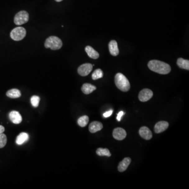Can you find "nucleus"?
<instances>
[{"instance_id":"obj_1","label":"nucleus","mask_w":189,"mask_h":189,"mask_svg":"<svg viewBox=\"0 0 189 189\" xmlns=\"http://www.w3.org/2000/svg\"><path fill=\"white\" fill-rule=\"evenodd\" d=\"M148 67L151 71L160 74L165 75L171 71V67L169 64L158 60H152L148 62Z\"/></svg>"},{"instance_id":"obj_2","label":"nucleus","mask_w":189,"mask_h":189,"mask_svg":"<svg viewBox=\"0 0 189 189\" xmlns=\"http://www.w3.org/2000/svg\"><path fill=\"white\" fill-rule=\"evenodd\" d=\"M115 84L122 91L126 92L130 90V84L127 77L122 73H117L115 78Z\"/></svg>"},{"instance_id":"obj_3","label":"nucleus","mask_w":189,"mask_h":189,"mask_svg":"<svg viewBox=\"0 0 189 189\" xmlns=\"http://www.w3.org/2000/svg\"><path fill=\"white\" fill-rule=\"evenodd\" d=\"M62 41L56 36H52L47 38L45 42V47L46 48H51L52 50H58L62 46Z\"/></svg>"},{"instance_id":"obj_4","label":"nucleus","mask_w":189,"mask_h":189,"mask_svg":"<svg viewBox=\"0 0 189 189\" xmlns=\"http://www.w3.org/2000/svg\"><path fill=\"white\" fill-rule=\"evenodd\" d=\"M26 34V31L24 27H17L11 31L10 36L14 41H19L23 39L25 36Z\"/></svg>"},{"instance_id":"obj_5","label":"nucleus","mask_w":189,"mask_h":189,"mask_svg":"<svg viewBox=\"0 0 189 189\" xmlns=\"http://www.w3.org/2000/svg\"><path fill=\"white\" fill-rule=\"evenodd\" d=\"M29 20V13L25 11H22L15 15L14 22L16 25H21L27 23Z\"/></svg>"},{"instance_id":"obj_6","label":"nucleus","mask_w":189,"mask_h":189,"mask_svg":"<svg viewBox=\"0 0 189 189\" xmlns=\"http://www.w3.org/2000/svg\"><path fill=\"white\" fill-rule=\"evenodd\" d=\"M153 96V92L149 89H144L139 94V99L142 102H146L150 99Z\"/></svg>"},{"instance_id":"obj_7","label":"nucleus","mask_w":189,"mask_h":189,"mask_svg":"<svg viewBox=\"0 0 189 189\" xmlns=\"http://www.w3.org/2000/svg\"><path fill=\"white\" fill-rule=\"evenodd\" d=\"M93 69V65L90 63L81 65L78 68V73L81 76H87Z\"/></svg>"},{"instance_id":"obj_8","label":"nucleus","mask_w":189,"mask_h":189,"mask_svg":"<svg viewBox=\"0 0 189 189\" xmlns=\"http://www.w3.org/2000/svg\"><path fill=\"white\" fill-rule=\"evenodd\" d=\"M113 138L117 140H122L126 137L127 133L125 129L122 128H117L113 132Z\"/></svg>"},{"instance_id":"obj_9","label":"nucleus","mask_w":189,"mask_h":189,"mask_svg":"<svg viewBox=\"0 0 189 189\" xmlns=\"http://www.w3.org/2000/svg\"><path fill=\"white\" fill-rule=\"evenodd\" d=\"M140 136L145 140H150L152 138V133L151 130L147 127H142L139 131Z\"/></svg>"},{"instance_id":"obj_10","label":"nucleus","mask_w":189,"mask_h":189,"mask_svg":"<svg viewBox=\"0 0 189 189\" xmlns=\"http://www.w3.org/2000/svg\"><path fill=\"white\" fill-rule=\"evenodd\" d=\"M169 127V123L165 121H161L155 124L154 131L155 133H160L167 130Z\"/></svg>"},{"instance_id":"obj_11","label":"nucleus","mask_w":189,"mask_h":189,"mask_svg":"<svg viewBox=\"0 0 189 189\" xmlns=\"http://www.w3.org/2000/svg\"><path fill=\"white\" fill-rule=\"evenodd\" d=\"M9 118L11 121L14 124H19L22 121V117L20 113L17 111H12L9 113Z\"/></svg>"},{"instance_id":"obj_12","label":"nucleus","mask_w":189,"mask_h":189,"mask_svg":"<svg viewBox=\"0 0 189 189\" xmlns=\"http://www.w3.org/2000/svg\"><path fill=\"white\" fill-rule=\"evenodd\" d=\"M131 162V160L130 158L126 157L119 162L118 166V170L119 172H123L127 170L129 165Z\"/></svg>"},{"instance_id":"obj_13","label":"nucleus","mask_w":189,"mask_h":189,"mask_svg":"<svg viewBox=\"0 0 189 189\" xmlns=\"http://www.w3.org/2000/svg\"><path fill=\"white\" fill-rule=\"evenodd\" d=\"M109 49L110 53L113 56H116L118 55L119 53V48H118V44L116 41L113 40L110 42L109 43Z\"/></svg>"},{"instance_id":"obj_14","label":"nucleus","mask_w":189,"mask_h":189,"mask_svg":"<svg viewBox=\"0 0 189 189\" xmlns=\"http://www.w3.org/2000/svg\"><path fill=\"white\" fill-rule=\"evenodd\" d=\"M103 128V125L100 122H93L89 126V130L91 133H95Z\"/></svg>"},{"instance_id":"obj_15","label":"nucleus","mask_w":189,"mask_h":189,"mask_svg":"<svg viewBox=\"0 0 189 189\" xmlns=\"http://www.w3.org/2000/svg\"><path fill=\"white\" fill-rule=\"evenodd\" d=\"M85 51L88 56L93 59H97L99 57V53L90 46H87L85 47Z\"/></svg>"},{"instance_id":"obj_16","label":"nucleus","mask_w":189,"mask_h":189,"mask_svg":"<svg viewBox=\"0 0 189 189\" xmlns=\"http://www.w3.org/2000/svg\"><path fill=\"white\" fill-rule=\"evenodd\" d=\"M96 90V86L88 83H85L84 84H83L81 87V90L84 94H90Z\"/></svg>"},{"instance_id":"obj_17","label":"nucleus","mask_w":189,"mask_h":189,"mask_svg":"<svg viewBox=\"0 0 189 189\" xmlns=\"http://www.w3.org/2000/svg\"><path fill=\"white\" fill-rule=\"evenodd\" d=\"M29 135L27 133L21 132L16 138V143L18 145H21L24 142L27 141V140H29Z\"/></svg>"},{"instance_id":"obj_18","label":"nucleus","mask_w":189,"mask_h":189,"mask_svg":"<svg viewBox=\"0 0 189 189\" xmlns=\"http://www.w3.org/2000/svg\"><path fill=\"white\" fill-rule=\"evenodd\" d=\"M7 96L9 98H17L21 96V93L17 89H12L7 91Z\"/></svg>"},{"instance_id":"obj_19","label":"nucleus","mask_w":189,"mask_h":189,"mask_svg":"<svg viewBox=\"0 0 189 189\" xmlns=\"http://www.w3.org/2000/svg\"><path fill=\"white\" fill-rule=\"evenodd\" d=\"M177 66L182 69L189 70V61L179 58L177 60Z\"/></svg>"},{"instance_id":"obj_20","label":"nucleus","mask_w":189,"mask_h":189,"mask_svg":"<svg viewBox=\"0 0 189 189\" xmlns=\"http://www.w3.org/2000/svg\"><path fill=\"white\" fill-rule=\"evenodd\" d=\"M89 122V117L87 116H83L80 117L77 120L78 125L81 127H85L87 126Z\"/></svg>"},{"instance_id":"obj_21","label":"nucleus","mask_w":189,"mask_h":189,"mask_svg":"<svg viewBox=\"0 0 189 189\" xmlns=\"http://www.w3.org/2000/svg\"><path fill=\"white\" fill-rule=\"evenodd\" d=\"M96 154L99 156H107V157H110L111 154L109 150L107 148H99L97 149Z\"/></svg>"},{"instance_id":"obj_22","label":"nucleus","mask_w":189,"mask_h":189,"mask_svg":"<svg viewBox=\"0 0 189 189\" xmlns=\"http://www.w3.org/2000/svg\"><path fill=\"white\" fill-rule=\"evenodd\" d=\"M104 74L103 71L100 69H97L94 71L92 74V79L93 80H97L103 77Z\"/></svg>"},{"instance_id":"obj_23","label":"nucleus","mask_w":189,"mask_h":189,"mask_svg":"<svg viewBox=\"0 0 189 189\" xmlns=\"http://www.w3.org/2000/svg\"><path fill=\"white\" fill-rule=\"evenodd\" d=\"M39 101H40V98H39V97L37 96H33L30 98L31 104L35 108L39 106Z\"/></svg>"},{"instance_id":"obj_24","label":"nucleus","mask_w":189,"mask_h":189,"mask_svg":"<svg viewBox=\"0 0 189 189\" xmlns=\"http://www.w3.org/2000/svg\"><path fill=\"white\" fill-rule=\"evenodd\" d=\"M7 142V137L5 134H0V148H2L5 147Z\"/></svg>"},{"instance_id":"obj_25","label":"nucleus","mask_w":189,"mask_h":189,"mask_svg":"<svg viewBox=\"0 0 189 189\" xmlns=\"http://www.w3.org/2000/svg\"><path fill=\"white\" fill-rule=\"evenodd\" d=\"M124 114H125V113L123 111H120L117 115V120H118V122H120L121 120V118H122V117L123 116Z\"/></svg>"},{"instance_id":"obj_26","label":"nucleus","mask_w":189,"mask_h":189,"mask_svg":"<svg viewBox=\"0 0 189 189\" xmlns=\"http://www.w3.org/2000/svg\"><path fill=\"white\" fill-rule=\"evenodd\" d=\"M113 113V111L112 110H111L106 112V113H104L103 116L105 118H107V117H109L110 116L112 115Z\"/></svg>"},{"instance_id":"obj_27","label":"nucleus","mask_w":189,"mask_h":189,"mask_svg":"<svg viewBox=\"0 0 189 189\" xmlns=\"http://www.w3.org/2000/svg\"><path fill=\"white\" fill-rule=\"evenodd\" d=\"M4 131H5V128H4V127L3 126H2V125H0V134L4 132Z\"/></svg>"},{"instance_id":"obj_28","label":"nucleus","mask_w":189,"mask_h":189,"mask_svg":"<svg viewBox=\"0 0 189 189\" xmlns=\"http://www.w3.org/2000/svg\"><path fill=\"white\" fill-rule=\"evenodd\" d=\"M55 1H56V2H61V1H62V0H55Z\"/></svg>"}]
</instances>
